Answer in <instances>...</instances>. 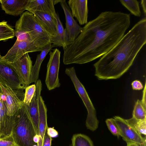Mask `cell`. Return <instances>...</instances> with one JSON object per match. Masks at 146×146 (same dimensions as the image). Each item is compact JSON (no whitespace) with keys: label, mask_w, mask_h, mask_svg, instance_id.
I'll use <instances>...</instances> for the list:
<instances>
[{"label":"cell","mask_w":146,"mask_h":146,"mask_svg":"<svg viewBox=\"0 0 146 146\" xmlns=\"http://www.w3.org/2000/svg\"><path fill=\"white\" fill-rule=\"evenodd\" d=\"M130 24L129 14L101 13L87 23L76 39L64 50V64H84L103 56L122 38Z\"/></svg>","instance_id":"cell-1"},{"label":"cell","mask_w":146,"mask_h":146,"mask_svg":"<svg viewBox=\"0 0 146 146\" xmlns=\"http://www.w3.org/2000/svg\"><path fill=\"white\" fill-rule=\"evenodd\" d=\"M146 43L145 17L137 22L117 43L94 65L99 80L117 79L132 65Z\"/></svg>","instance_id":"cell-2"},{"label":"cell","mask_w":146,"mask_h":146,"mask_svg":"<svg viewBox=\"0 0 146 146\" xmlns=\"http://www.w3.org/2000/svg\"><path fill=\"white\" fill-rule=\"evenodd\" d=\"M12 132L19 146H37L33 141L37 134L30 117L28 106L25 104L13 115Z\"/></svg>","instance_id":"cell-3"},{"label":"cell","mask_w":146,"mask_h":146,"mask_svg":"<svg viewBox=\"0 0 146 146\" xmlns=\"http://www.w3.org/2000/svg\"><path fill=\"white\" fill-rule=\"evenodd\" d=\"M15 33L28 34L32 40L43 48L50 43L51 36L44 30L34 14L29 11L23 13L16 23Z\"/></svg>","instance_id":"cell-4"},{"label":"cell","mask_w":146,"mask_h":146,"mask_svg":"<svg viewBox=\"0 0 146 146\" xmlns=\"http://www.w3.org/2000/svg\"><path fill=\"white\" fill-rule=\"evenodd\" d=\"M65 72L70 78L87 110L88 115L86 122L87 128L92 131H95L98 127L99 121L96 110L85 88L77 77L74 67L66 68Z\"/></svg>","instance_id":"cell-5"},{"label":"cell","mask_w":146,"mask_h":146,"mask_svg":"<svg viewBox=\"0 0 146 146\" xmlns=\"http://www.w3.org/2000/svg\"><path fill=\"white\" fill-rule=\"evenodd\" d=\"M47 64L45 83L49 90L59 87L60 85L58 77L60 65V51L57 48L50 52Z\"/></svg>","instance_id":"cell-6"},{"label":"cell","mask_w":146,"mask_h":146,"mask_svg":"<svg viewBox=\"0 0 146 146\" xmlns=\"http://www.w3.org/2000/svg\"><path fill=\"white\" fill-rule=\"evenodd\" d=\"M42 48L29 40H16L13 46L5 56L2 57L1 59L11 63L16 61L26 53L41 51Z\"/></svg>","instance_id":"cell-7"},{"label":"cell","mask_w":146,"mask_h":146,"mask_svg":"<svg viewBox=\"0 0 146 146\" xmlns=\"http://www.w3.org/2000/svg\"><path fill=\"white\" fill-rule=\"evenodd\" d=\"M0 84L15 90L26 88L11 63L0 60Z\"/></svg>","instance_id":"cell-8"},{"label":"cell","mask_w":146,"mask_h":146,"mask_svg":"<svg viewBox=\"0 0 146 146\" xmlns=\"http://www.w3.org/2000/svg\"><path fill=\"white\" fill-rule=\"evenodd\" d=\"M23 89L15 90L0 84V92L6 97L7 115L13 116L24 104Z\"/></svg>","instance_id":"cell-9"},{"label":"cell","mask_w":146,"mask_h":146,"mask_svg":"<svg viewBox=\"0 0 146 146\" xmlns=\"http://www.w3.org/2000/svg\"><path fill=\"white\" fill-rule=\"evenodd\" d=\"M113 119L120 134L126 143H133L142 146L146 144V137H143L130 126L126 120L119 116H115Z\"/></svg>","instance_id":"cell-10"},{"label":"cell","mask_w":146,"mask_h":146,"mask_svg":"<svg viewBox=\"0 0 146 146\" xmlns=\"http://www.w3.org/2000/svg\"><path fill=\"white\" fill-rule=\"evenodd\" d=\"M26 88L29 86L33 65L28 53L14 62L11 63Z\"/></svg>","instance_id":"cell-11"},{"label":"cell","mask_w":146,"mask_h":146,"mask_svg":"<svg viewBox=\"0 0 146 146\" xmlns=\"http://www.w3.org/2000/svg\"><path fill=\"white\" fill-rule=\"evenodd\" d=\"M63 10L66 19V29L71 44L77 37L82 28L77 23L72 16L70 8L66 0H59V2Z\"/></svg>","instance_id":"cell-12"},{"label":"cell","mask_w":146,"mask_h":146,"mask_svg":"<svg viewBox=\"0 0 146 146\" xmlns=\"http://www.w3.org/2000/svg\"><path fill=\"white\" fill-rule=\"evenodd\" d=\"M88 2L87 0H70L68 1L72 16L76 19L80 25L88 23Z\"/></svg>","instance_id":"cell-13"},{"label":"cell","mask_w":146,"mask_h":146,"mask_svg":"<svg viewBox=\"0 0 146 146\" xmlns=\"http://www.w3.org/2000/svg\"><path fill=\"white\" fill-rule=\"evenodd\" d=\"M32 13L34 14L40 25L52 39L54 37L56 33V17L46 12H34Z\"/></svg>","instance_id":"cell-14"},{"label":"cell","mask_w":146,"mask_h":146,"mask_svg":"<svg viewBox=\"0 0 146 146\" xmlns=\"http://www.w3.org/2000/svg\"><path fill=\"white\" fill-rule=\"evenodd\" d=\"M36 91L31 102L28 106L29 114L37 134L38 133V102L42 89V84L40 79L35 83Z\"/></svg>","instance_id":"cell-15"},{"label":"cell","mask_w":146,"mask_h":146,"mask_svg":"<svg viewBox=\"0 0 146 146\" xmlns=\"http://www.w3.org/2000/svg\"><path fill=\"white\" fill-rule=\"evenodd\" d=\"M59 0H29L26 8L30 13L41 12L48 13L55 17L56 13L54 5Z\"/></svg>","instance_id":"cell-16"},{"label":"cell","mask_w":146,"mask_h":146,"mask_svg":"<svg viewBox=\"0 0 146 146\" xmlns=\"http://www.w3.org/2000/svg\"><path fill=\"white\" fill-rule=\"evenodd\" d=\"M29 0H0L2 9L7 14L17 16L23 13Z\"/></svg>","instance_id":"cell-17"},{"label":"cell","mask_w":146,"mask_h":146,"mask_svg":"<svg viewBox=\"0 0 146 146\" xmlns=\"http://www.w3.org/2000/svg\"><path fill=\"white\" fill-rule=\"evenodd\" d=\"M7 108L5 101L1 98L0 94V137L10 133L13 125V116L7 115Z\"/></svg>","instance_id":"cell-18"},{"label":"cell","mask_w":146,"mask_h":146,"mask_svg":"<svg viewBox=\"0 0 146 146\" xmlns=\"http://www.w3.org/2000/svg\"><path fill=\"white\" fill-rule=\"evenodd\" d=\"M38 133L39 141L37 146H42L44 136L48 126L47 123V109L42 97L40 96L38 102Z\"/></svg>","instance_id":"cell-19"},{"label":"cell","mask_w":146,"mask_h":146,"mask_svg":"<svg viewBox=\"0 0 146 146\" xmlns=\"http://www.w3.org/2000/svg\"><path fill=\"white\" fill-rule=\"evenodd\" d=\"M55 17L56 21V33L55 36L52 39L50 43L52 44L53 47L61 46L64 50L71 43L67 31L64 28L58 13L56 14Z\"/></svg>","instance_id":"cell-20"},{"label":"cell","mask_w":146,"mask_h":146,"mask_svg":"<svg viewBox=\"0 0 146 146\" xmlns=\"http://www.w3.org/2000/svg\"><path fill=\"white\" fill-rule=\"evenodd\" d=\"M53 47L52 44L49 43L43 47L40 53L37 55L35 63L33 66L29 84L32 83H35L38 80L41 64L46 56Z\"/></svg>","instance_id":"cell-21"},{"label":"cell","mask_w":146,"mask_h":146,"mask_svg":"<svg viewBox=\"0 0 146 146\" xmlns=\"http://www.w3.org/2000/svg\"><path fill=\"white\" fill-rule=\"evenodd\" d=\"M72 146H94L92 141L88 136L81 133L74 134L72 137Z\"/></svg>","instance_id":"cell-22"},{"label":"cell","mask_w":146,"mask_h":146,"mask_svg":"<svg viewBox=\"0 0 146 146\" xmlns=\"http://www.w3.org/2000/svg\"><path fill=\"white\" fill-rule=\"evenodd\" d=\"M15 31L3 21L0 22V41H6L13 38L15 36Z\"/></svg>","instance_id":"cell-23"},{"label":"cell","mask_w":146,"mask_h":146,"mask_svg":"<svg viewBox=\"0 0 146 146\" xmlns=\"http://www.w3.org/2000/svg\"><path fill=\"white\" fill-rule=\"evenodd\" d=\"M132 117L139 120L146 119V106L141 100H137L133 110Z\"/></svg>","instance_id":"cell-24"},{"label":"cell","mask_w":146,"mask_h":146,"mask_svg":"<svg viewBox=\"0 0 146 146\" xmlns=\"http://www.w3.org/2000/svg\"><path fill=\"white\" fill-rule=\"evenodd\" d=\"M128 124L140 134L145 136L146 134V119L139 120L132 117L126 119Z\"/></svg>","instance_id":"cell-25"},{"label":"cell","mask_w":146,"mask_h":146,"mask_svg":"<svg viewBox=\"0 0 146 146\" xmlns=\"http://www.w3.org/2000/svg\"><path fill=\"white\" fill-rule=\"evenodd\" d=\"M121 3L135 16L140 17L141 13L139 2L136 0H119Z\"/></svg>","instance_id":"cell-26"},{"label":"cell","mask_w":146,"mask_h":146,"mask_svg":"<svg viewBox=\"0 0 146 146\" xmlns=\"http://www.w3.org/2000/svg\"><path fill=\"white\" fill-rule=\"evenodd\" d=\"M36 89L35 84L29 86L25 89L23 102L25 104L29 106L33 98Z\"/></svg>","instance_id":"cell-27"},{"label":"cell","mask_w":146,"mask_h":146,"mask_svg":"<svg viewBox=\"0 0 146 146\" xmlns=\"http://www.w3.org/2000/svg\"><path fill=\"white\" fill-rule=\"evenodd\" d=\"M17 144L12 131L9 134L0 138V146H15Z\"/></svg>","instance_id":"cell-28"},{"label":"cell","mask_w":146,"mask_h":146,"mask_svg":"<svg viewBox=\"0 0 146 146\" xmlns=\"http://www.w3.org/2000/svg\"><path fill=\"white\" fill-rule=\"evenodd\" d=\"M108 127L113 135L116 136L118 138L120 136L118 128L115 124L113 118H108L105 121Z\"/></svg>","instance_id":"cell-29"},{"label":"cell","mask_w":146,"mask_h":146,"mask_svg":"<svg viewBox=\"0 0 146 146\" xmlns=\"http://www.w3.org/2000/svg\"><path fill=\"white\" fill-rule=\"evenodd\" d=\"M131 84L133 90H140L143 88V85L142 83L137 80L133 81Z\"/></svg>","instance_id":"cell-30"},{"label":"cell","mask_w":146,"mask_h":146,"mask_svg":"<svg viewBox=\"0 0 146 146\" xmlns=\"http://www.w3.org/2000/svg\"><path fill=\"white\" fill-rule=\"evenodd\" d=\"M46 133L51 138L56 137L58 135V132L54 127H48Z\"/></svg>","instance_id":"cell-31"},{"label":"cell","mask_w":146,"mask_h":146,"mask_svg":"<svg viewBox=\"0 0 146 146\" xmlns=\"http://www.w3.org/2000/svg\"><path fill=\"white\" fill-rule=\"evenodd\" d=\"M52 139L46 133L44 136L42 146H51Z\"/></svg>","instance_id":"cell-32"},{"label":"cell","mask_w":146,"mask_h":146,"mask_svg":"<svg viewBox=\"0 0 146 146\" xmlns=\"http://www.w3.org/2000/svg\"><path fill=\"white\" fill-rule=\"evenodd\" d=\"M141 4L143 12L145 16L146 13V0H141Z\"/></svg>","instance_id":"cell-33"},{"label":"cell","mask_w":146,"mask_h":146,"mask_svg":"<svg viewBox=\"0 0 146 146\" xmlns=\"http://www.w3.org/2000/svg\"><path fill=\"white\" fill-rule=\"evenodd\" d=\"M39 136L38 135H35L33 138V141L36 143H37L39 141Z\"/></svg>","instance_id":"cell-34"},{"label":"cell","mask_w":146,"mask_h":146,"mask_svg":"<svg viewBox=\"0 0 146 146\" xmlns=\"http://www.w3.org/2000/svg\"><path fill=\"white\" fill-rule=\"evenodd\" d=\"M126 146H139L138 144L133 143H127Z\"/></svg>","instance_id":"cell-35"},{"label":"cell","mask_w":146,"mask_h":146,"mask_svg":"<svg viewBox=\"0 0 146 146\" xmlns=\"http://www.w3.org/2000/svg\"><path fill=\"white\" fill-rule=\"evenodd\" d=\"M2 57L1 56L0 54V60L1 59V58H2Z\"/></svg>","instance_id":"cell-36"},{"label":"cell","mask_w":146,"mask_h":146,"mask_svg":"<svg viewBox=\"0 0 146 146\" xmlns=\"http://www.w3.org/2000/svg\"><path fill=\"white\" fill-rule=\"evenodd\" d=\"M15 146H19L18 144H17Z\"/></svg>","instance_id":"cell-37"},{"label":"cell","mask_w":146,"mask_h":146,"mask_svg":"<svg viewBox=\"0 0 146 146\" xmlns=\"http://www.w3.org/2000/svg\"></svg>","instance_id":"cell-38"}]
</instances>
